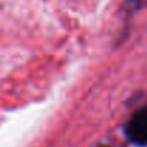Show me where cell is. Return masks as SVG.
<instances>
[{
	"label": "cell",
	"mask_w": 147,
	"mask_h": 147,
	"mask_svg": "<svg viewBox=\"0 0 147 147\" xmlns=\"http://www.w3.org/2000/svg\"><path fill=\"white\" fill-rule=\"evenodd\" d=\"M127 137L138 146H147V107L138 110L125 127Z\"/></svg>",
	"instance_id": "6da1fadb"
},
{
	"label": "cell",
	"mask_w": 147,
	"mask_h": 147,
	"mask_svg": "<svg viewBox=\"0 0 147 147\" xmlns=\"http://www.w3.org/2000/svg\"><path fill=\"white\" fill-rule=\"evenodd\" d=\"M147 5V0H130V7L131 9H140Z\"/></svg>",
	"instance_id": "7a4b0ae2"
}]
</instances>
